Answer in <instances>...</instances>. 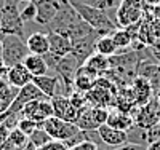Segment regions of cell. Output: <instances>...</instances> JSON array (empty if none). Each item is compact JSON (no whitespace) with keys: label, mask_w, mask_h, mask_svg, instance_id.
Here are the masks:
<instances>
[{"label":"cell","mask_w":160,"mask_h":150,"mask_svg":"<svg viewBox=\"0 0 160 150\" xmlns=\"http://www.w3.org/2000/svg\"><path fill=\"white\" fill-rule=\"evenodd\" d=\"M69 2L74 7V10L78 13V16L85 22H88L101 37L111 35L112 32H115L118 29L117 22L114 19H111L102 10L93 7V5H88V3L82 2V0H69Z\"/></svg>","instance_id":"1"},{"label":"cell","mask_w":160,"mask_h":150,"mask_svg":"<svg viewBox=\"0 0 160 150\" xmlns=\"http://www.w3.org/2000/svg\"><path fill=\"white\" fill-rule=\"evenodd\" d=\"M29 54V48L26 43V38L19 35H5L3 34V48L2 58L8 67L24 62L26 56Z\"/></svg>","instance_id":"2"},{"label":"cell","mask_w":160,"mask_h":150,"mask_svg":"<svg viewBox=\"0 0 160 150\" xmlns=\"http://www.w3.org/2000/svg\"><path fill=\"white\" fill-rule=\"evenodd\" d=\"M26 22L21 18L19 5L15 0H5L3 15H2V34L5 35H19L24 37Z\"/></svg>","instance_id":"3"},{"label":"cell","mask_w":160,"mask_h":150,"mask_svg":"<svg viewBox=\"0 0 160 150\" xmlns=\"http://www.w3.org/2000/svg\"><path fill=\"white\" fill-rule=\"evenodd\" d=\"M108 117H109V110L106 107L85 105L78 110L75 123L80 129H98L101 125L108 121Z\"/></svg>","instance_id":"4"},{"label":"cell","mask_w":160,"mask_h":150,"mask_svg":"<svg viewBox=\"0 0 160 150\" xmlns=\"http://www.w3.org/2000/svg\"><path fill=\"white\" fill-rule=\"evenodd\" d=\"M42 128L51 136V139H55V141H68L69 138H72L74 134H77L80 131L77 123L58 118L55 115L47 118L42 123Z\"/></svg>","instance_id":"5"},{"label":"cell","mask_w":160,"mask_h":150,"mask_svg":"<svg viewBox=\"0 0 160 150\" xmlns=\"http://www.w3.org/2000/svg\"><path fill=\"white\" fill-rule=\"evenodd\" d=\"M139 2L141 0H122L115 15V22L118 27H127L141 19L142 10Z\"/></svg>","instance_id":"6"},{"label":"cell","mask_w":160,"mask_h":150,"mask_svg":"<svg viewBox=\"0 0 160 150\" xmlns=\"http://www.w3.org/2000/svg\"><path fill=\"white\" fill-rule=\"evenodd\" d=\"M19 114H21L22 118H29V120L37 121V123H43L47 118H50V117L53 115L51 101H50V99L31 101V102H28V104L21 109Z\"/></svg>","instance_id":"7"},{"label":"cell","mask_w":160,"mask_h":150,"mask_svg":"<svg viewBox=\"0 0 160 150\" xmlns=\"http://www.w3.org/2000/svg\"><path fill=\"white\" fill-rule=\"evenodd\" d=\"M37 99H48V98L32 83V81H31V83H28L26 86L19 88V91H18V94H16V98L13 99L11 105L8 107V112L18 114V112H21V109H22L26 104H28V102L37 101Z\"/></svg>","instance_id":"8"},{"label":"cell","mask_w":160,"mask_h":150,"mask_svg":"<svg viewBox=\"0 0 160 150\" xmlns=\"http://www.w3.org/2000/svg\"><path fill=\"white\" fill-rule=\"evenodd\" d=\"M51 107H53V115L62 118V120H68V121H77V115L78 110L72 105L69 96H64V94H56L53 96L51 99Z\"/></svg>","instance_id":"9"},{"label":"cell","mask_w":160,"mask_h":150,"mask_svg":"<svg viewBox=\"0 0 160 150\" xmlns=\"http://www.w3.org/2000/svg\"><path fill=\"white\" fill-rule=\"evenodd\" d=\"M34 2L37 8L35 22L40 26H48L56 18L61 8V0H34Z\"/></svg>","instance_id":"10"},{"label":"cell","mask_w":160,"mask_h":150,"mask_svg":"<svg viewBox=\"0 0 160 150\" xmlns=\"http://www.w3.org/2000/svg\"><path fill=\"white\" fill-rule=\"evenodd\" d=\"M98 134H99V138L101 141L114 148V147H120V145H123V144H128V136H127V131H122V129H117V128H112L109 126L108 123H104L98 128Z\"/></svg>","instance_id":"11"},{"label":"cell","mask_w":160,"mask_h":150,"mask_svg":"<svg viewBox=\"0 0 160 150\" xmlns=\"http://www.w3.org/2000/svg\"><path fill=\"white\" fill-rule=\"evenodd\" d=\"M131 93H133V98H135V104L136 105H146L152 98H154V90L149 83L148 78L144 77H136L131 83Z\"/></svg>","instance_id":"12"},{"label":"cell","mask_w":160,"mask_h":150,"mask_svg":"<svg viewBox=\"0 0 160 150\" xmlns=\"http://www.w3.org/2000/svg\"><path fill=\"white\" fill-rule=\"evenodd\" d=\"M50 38V53L56 58H64L72 53V42L68 35L59 32H48Z\"/></svg>","instance_id":"13"},{"label":"cell","mask_w":160,"mask_h":150,"mask_svg":"<svg viewBox=\"0 0 160 150\" xmlns=\"http://www.w3.org/2000/svg\"><path fill=\"white\" fill-rule=\"evenodd\" d=\"M34 78V75L28 70V67L24 65V62L21 64H15L8 67V72H7V80L11 86L15 88H22L28 83H31Z\"/></svg>","instance_id":"14"},{"label":"cell","mask_w":160,"mask_h":150,"mask_svg":"<svg viewBox=\"0 0 160 150\" xmlns=\"http://www.w3.org/2000/svg\"><path fill=\"white\" fill-rule=\"evenodd\" d=\"M82 67H83L87 72H90L91 75L101 77L104 72H108L111 69V59H109V56H104V54H99V53L95 51L82 64Z\"/></svg>","instance_id":"15"},{"label":"cell","mask_w":160,"mask_h":150,"mask_svg":"<svg viewBox=\"0 0 160 150\" xmlns=\"http://www.w3.org/2000/svg\"><path fill=\"white\" fill-rule=\"evenodd\" d=\"M32 83L42 91L48 99H51L53 96L58 94V90H59V77L58 75H50V74H45V75H37L32 78Z\"/></svg>","instance_id":"16"},{"label":"cell","mask_w":160,"mask_h":150,"mask_svg":"<svg viewBox=\"0 0 160 150\" xmlns=\"http://www.w3.org/2000/svg\"><path fill=\"white\" fill-rule=\"evenodd\" d=\"M26 43H28L29 53H32V54L45 56L47 53H50V38H48V34H45V32L31 34L26 38Z\"/></svg>","instance_id":"17"},{"label":"cell","mask_w":160,"mask_h":150,"mask_svg":"<svg viewBox=\"0 0 160 150\" xmlns=\"http://www.w3.org/2000/svg\"><path fill=\"white\" fill-rule=\"evenodd\" d=\"M111 90L108 88H102L95 85L88 93H85L87 101L91 105H96V107H108L109 104H112V96H111Z\"/></svg>","instance_id":"18"},{"label":"cell","mask_w":160,"mask_h":150,"mask_svg":"<svg viewBox=\"0 0 160 150\" xmlns=\"http://www.w3.org/2000/svg\"><path fill=\"white\" fill-rule=\"evenodd\" d=\"M106 123H108L109 126H112V128L127 131L135 125V118H133L130 114L120 112V110L115 109V110H109V117H108V121H106Z\"/></svg>","instance_id":"19"},{"label":"cell","mask_w":160,"mask_h":150,"mask_svg":"<svg viewBox=\"0 0 160 150\" xmlns=\"http://www.w3.org/2000/svg\"><path fill=\"white\" fill-rule=\"evenodd\" d=\"M24 65L28 67V70H29L34 77H37V75H45V74H48V70H50V67H48L45 58L40 56V54H32V53H29L28 56H26Z\"/></svg>","instance_id":"20"},{"label":"cell","mask_w":160,"mask_h":150,"mask_svg":"<svg viewBox=\"0 0 160 150\" xmlns=\"http://www.w3.org/2000/svg\"><path fill=\"white\" fill-rule=\"evenodd\" d=\"M98 77L91 75L90 72H87L82 65L78 67V70L75 74V78H74V88L80 93H88L93 86H95V81H96Z\"/></svg>","instance_id":"21"},{"label":"cell","mask_w":160,"mask_h":150,"mask_svg":"<svg viewBox=\"0 0 160 150\" xmlns=\"http://www.w3.org/2000/svg\"><path fill=\"white\" fill-rule=\"evenodd\" d=\"M95 51L99 53V54H104V56H114V54H117L118 48L114 42L112 35H102L96 40V46H95Z\"/></svg>","instance_id":"22"},{"label":"cell","mask_w":160,"mask_h":150,"mask_svg":"<svg viewBox=\"0 0 160 150\" xmlns=\"http://www.w3.org/2000/svg\"><path fill=\"white\" fill-rule=\"evenodd\" d=\"M127 136H128V142L130 144H138V145H149V134L146 128L138 126L136 123L133 125L130 129H127Z\"/></svg>","instance_id":"23"},{"label":"cell","mask_w":160,"mask_h":150,"mask_svg":"<svg viewBox=\"0 0 160 150\" xmlns=\"http://www.w3.org/2000/svg\"><path fill=\"white\" fill-rule=\"evenodd\" d=\"M18 91H19V88L11 86L5 77H0V101H10V102H13V99L16 98Z\"/></svg>","instance_id":"24"},{"label":"cell","mask_w":160,"mask_h":150,"mask_svg":"<svg viewBox=\"0 0 160 150\" xmlns=\"http://www.w3.org/2000/svg\"><path fill=\"white\" fill-rule=\"evenodd\" d=\"M111 35H112V38H114V42H115V45H117L118 50L128 48V46L131 45V42H133V37L128 34V31L125 29V27H122V29H117V31L112 32Z\"/></svg>","instance_id":"25"},{"label":"cell","mask_w":160,"mask_h":150,"mask_svg":"<svg viewBox=\"0 0 160 150\" xmlns=\"http://www.w3.org/2000/svg\"><path fill=\"white\" fill-rule=\"evenodd\" d=\"M50 141H53L51 139V136L43 129V128H37L31 136H29V142H32L37 148L38 147H43V145H47Z\"/></svg>","instance_id":"26"},{"label":"cell","mask_w":160,"mask_h":150,"mask_svg":"<svg viewBox=\"0 0 160 150\" xmlns=\"http://www.w3.org/2000/svg\"><path fill=\"white\" fill-rule=\"evenodd\" d=\"M8 139L11 141V142H15L18 147H24L26 144L29 142V136H26L18 126L16 128H13V129H10V134H8Z\"/></svg>","instance_id":"27"},{"label":"cell","mask_w":160,"mask_h":150,"mask_svg":"<svg viewBox=\"0 0 160 150\" xmlns=\"http://www.w3.org/2000/svg\"><path fill=\"white\" fill-rule=\"evenodd\" d=\"M18 128L26 134V136H31L37 128H42V123H37L34 120H29V118H19V123H18Z\"/></svg>","instance_id":"28"},{"label":"cell","mask_w":160,"mask_h":150,"mask_svg":"<svg viewBox=\"0 0 160 150\" xmlns=\"http://www.w3.org/2000/svg\"><path fill=\"white\" fill-rule=\"evenodd\" d=\"M21 11V18L24 22L29 21H35V15H37V8H35V2H26L22 8H19Z\"/></svg>","instance_id":"29"},{"label":"cell","mask_w":160,"mask_h":150,"mask_svg":"<svg viewBox=\"0 0 160 150\" xmlns=\"http://www.w3.org/2000/svg\"><path fill=\"white\" fill-rule=\"evenodd\" d=\"M99 145H104V144H96V142H93V141H82V142H78L75 144L74 147H71L69 150H101Z\"/></svg>","instance_id":"30"},{"label":"cell","mask_w":160,"mask_h":150,"mask_svg":"<svg viewBox=\"0 0 160 150\" xmlns=\"http://www.w3.org/2000/svg\"><path fill=\"white\" fill-rule=\"evenodd\" d=\"M37 150H69V147L66 145L62 141H50L47 145H43V147H38Z\"/></svg>","instance_id":"31"},{"label":"cell","mask_w":160,"mask_h":150,"mask_svg":"<svg viewBox=\"0 0 160 150\" xmlns=\"http://www.w3.org/2000/svg\"><path fill=\"white\" fill-rule=\"evenodd\" d=\"M111 150H148V147L146 145H138V144H123V145H120V147H114Z\"/></svg>","instance_id":"32"},{"label":"cell","mask_w":160,"mask_h":150,"mask_svg":"<svg viewBox=\"0 0 160 150\" xmlns=\"http://www.w3.org/2000/svg\"><path fill=\"white\" fill-rule=\"evenodd\" d=\"M8 134H10V128L5 126L3 123H0V145L8 139Z\"/></svg>","instance_id":"33"},{"label":"cell","mask_w":160,"mask_h":150,"mask_svg":"<svg viewBox=\"0 0 160 150\" xmlns=\"http://www.w3.org/2000/svg\"><path fill=\"white\" fill-rule=\"evenodd\" d=\"M0 150H21V147H18L15 142H11L10 139H7L2 145H0Z\"/></svg>","instance_id":"34"},{"label":"cell","mask_w":160,"mask_h":150,"mask_svg":"<svg viewBox=\"0 0 160 150\" xmlns=\"http://www.w3.org/2000/svg\"><path fill=\"white\" fill-rule=\"evenodd\" d=\"M7 72H8V65L5 64L3 58L0 56V77H5L7 78Z\"/></svg>","instance_id":"35"},{"label":"cell","mask_w":160,"mask_h":150,"mask_svg":"<svg viewBox=\"0 0 160 150\" xmlns=\"http://www.w3.org/2000/svg\"><path fill=\"white\" fill-rule=\"evenodd\" d=\"M10 105H11L10 101H0V115L5 114V112L8 110V107H10Z\"/></svg>","instance_id":"36"},{"label":"cell","mask_w":160,"mask_h":150,"mask_svg":"<svg viewBox=\"0 0 160 150\" xmlns=\"http://www.w3.org/2000/svg\"><path fill=\"white\" fill-rule=\"evenodd\" d=\"M148 150H160V139L151 142V144L148 145Z\"/></svg>","instance_id":"37"},{"label":"cell","mask_w":160,"mask_h":150,"mask_svg":"<svg viewBox=\"0 0 160 150\" xmlns=\"http://www.w3.org/2000/svg\"><path fill=\"white\" fill-rule=\"evenodd\" d=\"M3 5H5V0H0V34H2V15H3Z\"/></svg>","instance_id":"38"},{"label":"cell","mask_w":160,"mask_h":150,"mask_svg":"<svg viewBox=\"0 0 160 150\" xmlns=\"http://www.w3.org/2000/svg\"><path fill=\"white\" fill-rule=\"evenodd\" d=\"M21 150H37V147H35L32 142H28V144H26V145H24Z\"/></svg>","instance_id":"39"},{"label":"cell","mask_w":160,"mask_h":150,"mask_svg":"<svg viewBox=\"0 0 160 150\" xmlns=\"http://www.w3.org/2000/svg\"><path fill=\"white\" fill-rule=\"evenodd\" d=\"M2 48H3V34H0V56H2Z\"/></svg>","instance_id":"40"},{"label":"cell","mask_w":160,"mask_h":150,"mask_svg":"<svg viewBox=\"0 0 160 150\" xmlns=\"http://www.w3.org/2000/svg\"><path fill=\"white\" fill-rule=\"evenodd\" d=\"M146 3H152V5H160V0H144Z\"/></svg>","instance_id":"41"},{"label":"cell","mask_w":160,"mask_h":150,"mask_svg":"<svg viewBox=\"0 0 160 150\" xmlns=\"http://www.w3.org/2000/svg\"><path fill=\"white\" fill-rule=\"evenodd\" d=\"M15 2H16V3L19 5L21 2H22V3H26V2H34V0H15Z\"/></svg>","instance_id":"42"}]
</instances>
